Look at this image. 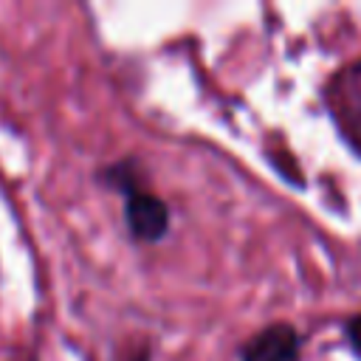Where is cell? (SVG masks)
Segmentation results:
<instances>
[{
  "mask_svg": "<svg viewBox=\"0 0 361 361\" xmlns=\"http://www.w3.org/2000/svg\"><path fill=\"white\" fill-rule=\"evenodd\" d=\"M296 353H299V333L290 324L276 322L259 330L254 338H248L240 358L243 361H293Z\"/></svg>",
  "mask_w": 361,
  "mask_h": 361,
  "instance_id": "7a4b0ae2",
  "label": "cell"
},
{
  "mask_svg": "<svg viewBox=\"0 0 361 361\" xmlns=\"http://www.w3.org/2000/svg\"><path fill=\"white\" fill-rule=\"evenodd\" d=\"M336 116L347 133V138L353 141V147L361 152V85L355 79H350V87H344L338 93V104H336Z\"/></svg>",
  "mask_w": 361,
  "mask_h": 361,
  "instance_id": "3957f363",
  "label": "cell"
},
{
  "mask_svg": "<svg viewBox=\"0 0 361 361\" xmlns=\"http://www.w3.org/2000/svg\"><path fill=\"white\" fill-rule=\"evenodd\" d=\"M124 200V220L130 234L138 243H158L169 228V206L158 195L144 192L138 186L127 189Z\"/></svg>",
  "mask_w": 361,
  "mask_h": 361,
  "instance_id": "6da1fadb",
  "label": "cell"
},
{
  "mask_svg": "<svg viewBox=\"0 0 361 361\" xmlns=\"http://www.w3.org/2000/svg\"><path fill=\"white\" fill-rule=\"evenodd\" d=\"M347 338H350V344L355 347V353L361 355V316H353V319L347 322Z\"/></svg>",
  "mask_w": 361,
  "mask_h": 361,
  "instance_id": "277c9868",
  "label": "cell"
}]
</instances>
